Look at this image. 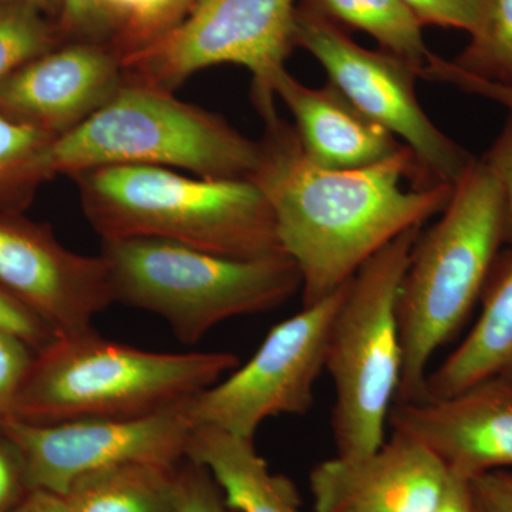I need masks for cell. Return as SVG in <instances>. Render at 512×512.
I'll list each match as a JSON object with an SVG mask.
<instances>
[{
  "label": "cell",
  "instance_id": "obj_12",
  "mask_svg": "<svg viewBox=\"0 0 512 512\" xmlns=\"http://www.w3.org/2000/svg\"><path fill=\"white\" fill-rule=\"evenodd\" d=\"M0 288L56 336L93 328L114 303L103 256L77 254L42 229L0 220Z\"/></svg>",
  "mask_w": 512,
  "mask_h": 512
},
{
  "label": "cell",
  "instance_id": "obj_29",
  "mask_svg": "<svg viewBox=\"0 0 512 512\" xmlns=\"http://www.w3.org/2000/svg\"><path fill=\"white\" fill-rule=\"evenodd\" d=\"M420 79L450 84V86L460 89L461 92L494 101V103L507 107L508 111H512V87L500 86V84L485 82V80L470 76L458 69L451 60L443 59V57L431 56L429 64L421 70Z\"/></svg>",
  "mask_w": 512,
  "mask_h": 512
},
{
  "label": "cell",
  "instance_id": "obj_14",
  "mask_svg": "<svg viewBox=\"0 0 512 512\" xmlns=\"http://www.w3.org/2000/svg\"><path fill=\"white\" fill-rule=\"evenodd\" d=\"M448 478L429 448L392 433L366 456L318 464L309 484L315 512H436Z\"/></svg>",
  "mask_w": 512,
  "mask_h": 512
},
{
  "label": "cell",
  "instance_id": "obj_19",
  "mask_svg": "<svg viewBox=\"0 0 512 512\" xmlns=\"http://www.w3.org/2000/svg\"><path fill=\"white\" fill-rule=\"evenodd\" d=\"M177 467L117 464L77 477L62 495L70 512H175Z\"/></svg>",
  "mask_w": 512,
  "mask_h": 512
},
{
  "label": "cell",
  "instance_id": "obj_33",
  "mask_svg": "<svg viewBox=\"0 0 512 512\" xmlns=\"http://www.w3.org/2000/svg\"><path fill=\"white\" fill-rule=\"evenodd\" d=\"M468 483L474 512H512L511 471H490Z\"/></svg>",
  "mask_w": 512,
  "mask_h": 512
},
{
  "label": "cell",
  "instance_id": "obj_30",
  "mask_svg": "<svg viewBox=\"0 0 512 512\" xmlns=\"http://www.w3.org/2000/svg\"><path fill=\"white\" fill-rule=\"evenodd\" d=\"M0 330L36 348H46L56 335L28 306L0 288Z\"/></svg>",
  "mask_w": 512,
  "mask_h": 512
},
{
  "label": "cell",
  "instance_id": "obj_18",
  "mask_svg": "<svg viewBox=\"0 0 512 512\" xmlns=\"http://www.w3.org/2000/svg\"><path fill=\"white\" fill-rule=\"evenodd\" d=\"M187 458L210 471L235 512H302L298 488L288 477L269 470L254 440L194 427Z\"/></svg>",
  "mask_w": 512,
  "mask_h": 512
},
{
  "label": "cell",
  "instance_id": "obj_36",
  "mask_svg": "<svg viewBox=\"0 0 512 512\" xmlns=\"http://www.w3.org/2000/svg\"><path fill=\"white\" fill-rule=\"evenodd\" d=\"M8 5H25L30 8L39 10L43 15L59 16L62 9V0H0V8Z\"/></svg>",
  "mask_w": 512,
  "mask_h": 512
},
{
  "label": "cell",
  "instance_id": "obj_6",
  "mask_svg": "<svg viewBox=\"0 0 512 512\" xmlns=\"http://www.w3.org/2000/svg\"><path fill=\"white\" fill-rule=\"evenodd\" d=\"M114 302L154 313L185 345L220 323L272 311L299 291L288 255L238 259L160 238L101 241Z\"/></svg>",
  "mask_w": 512,
  "mask_h": 512
},
{
  "label": "cell",
  "instance_id": "obj_9",
  "mask_svg": "<svg viewBox=\"0 0 512 512\" xmlns=\"http://www.w3.org/2000/svg\"><path fill=\"white\" fill-rule=\"evenodd\" d=\"M350 281L276 325L249 362L191 397L187 414L192 427L254 440L269 417L308 413L325 370L330 328Z\"/></svg>",
  "mask_w": 512,
  "mask_h": 512
},
{
  "label": "cell",
  "instance_id": "obj_8",
  "mask_svg": "<svg viewBox=\"0 0 512 512\" xmlns=\"http://www.w3.org/2000/svg\"><path fill=\"white\" fill-rule=\"evenodd\" d=\"M296 0H197L173 32L128 60L124 72L174 92L192 74L232 63L252 74L262 119L276 116L275 87L295 47Z\"/></svg>",
  "mask_w": 512,
  "mask_h": 512
},
{
  "label": "cell",
  "instance_id": "obj_20",
  "mask_svg": "<svg viewBox=\"0 0 512 512\" xmlns=\"http://www.w3.org/2000/svg\"><path fill=\"white\" fill-rule=\"evenodd\" d=\"M302 5L372 36L383 52L409 63L417 74L433 56L424 42L420 20L399 0H303Z\"/></svg>",
  "mask_w": 512,
  "mask_h": 512
},
{
  "label": "cell",
  "instance_id": "obj_3",
  "mask_svg": "<svg viewBox=\"0 0 512 512\" xmlns=\"http://www.w3.org/2000/svg\"><path fill=\"white\" fill-rule=\"evenodd\" d=\"M101 241L160 238L238 259L285 254L274 212L251 180H210L156 165H106L72 175Z\"/></svg>",
  "mask_w": 512,
  "mask_h": 512
},
{
  "label": "cell",
  "instance_id": "obj_24",
  "mask_svg": "<svg viewBox=\"0 0 512 512\" xmlns=\"http://www.w3.org/2000/svg\"><path fill=\"white\" fill-rule=\"evenodd\" d=\"M195 3L197 0H146L143 15L121 52L123 67L128 60L144 52L181 25L190 15Z\"/></svg>",
  "mask_w": 512,
  "mask_h": 512
},
{
  "label": "cell",
  "instance_id": "obj_1",
  "mask_svg": "<svg viewBox=\"0 0 512 512\" xmlns=\"http://www.w3.org/2000/svg\"><path fill=\"white\" fill-rule=\"evenodd\" d=\"M265 121L251 181L274 212L285 255L301 272L302 303L338 291L380 249L446 208L454 185L427 181L410 148L359 170H325L303 153L295 128Z\"/></svg>",
  "mask_w": 512,
  "mask_h": 512
},
{
  "label": "cell",
  "instance_id": "obj_23",
  "mask_svg": "<svg viewBox=\"0 0 512 512\" xmlns=\"http://www.w3.org/2000/svg\"><path fill=\"white\" fill-rule=\"evenodd\" d=\"M55 140L40 128L0 114V183L45 177L40 157Z\"/></svg>",
  "mask_w": 512,
  "mask_h": 512
},
{
  "label": "cell",
  "instance_id": "obj_10",
  "mask_svg": "<svg viewBox=\"0 0 512 512\" xmlns=\"http://www.w3.org/2000/svg\"><path fill=\"white\" fill-rule=\"evenodd\" d=\"M295 46L322 64L329 83L353 106L412 150L429 183L456 185L476 160L427 116L414 86L419 74L409 63L357 45L335 22L302 3Z\"/></svg>",
  "mask_w": 512,
  "mask_h": 512
},
{
  "label": "cell",
  "instance_id": "obj_15",
  "mask_svg": "<svg viewBox=\"0 0 512 512\" xmlns=\"http://www.w3.org/2000/svg\"><path fill=\"white\" fill-rule=\"evenodd\" d=\"M123 80V63L109 46L66 43L0 83V111L59 138L97 113Z\"/></svg>",
  "mask_w": 512,
  "mask_h": 512
},
{
  "label": "cell",
  "instance_id": "obj_13",
  "mask_svg": "<svg viewBox=\"0 0 512 512\" xmlns=\"http://www.w3.org/2000/svg\"><path fill=\"white\" fill-rule=\"evenodd\" d=\"M390 429L429 448L451 476L512 467V376L481 380L446 399L394 402Z\"/></svg>",
  "mask_w": 512,
  "mask_h": 512
},
{
  "label": "cell",
  "instance_id": "obj_34",
  "mask_svg": "<svg viewBox=\"0 0 512 512\" xmlns=\"http://www.w3.org/2000/svg\"><path fill=\"white\" fill-rule=\"evenodd\" d=\"M436 512H474L468 480L450 474L446 493Z\"/></svg>",
  "mask_w": 512,
  "mask_h": 512
},
{
  "label": "cell",
  "instance_id": "obj_21",
  "mask_svg": "<svg viewBox=\"0 0 512 512\" xmlns=\"http://www.w3.org/2000/svg\"><path fill=\"white\" fill-rule=\"evenodd\" d=\"M451 60L470 76L512 87V0H487L480 28Z\"/></svg>",
  "mask_w": 512,
  "mask_h": 512
},
{
  "label": "cell",
  "instance_id": "obj_11",
  "mask_svg": "<svg viewBox=\"0 0 512 512\" xmlns=\"http://www.w3.org/2000/svg\"><path fill=\"white\" fill-rule=\"evenodd\" d=\"M138 419H86L36 424L9 417L0 424L19 451L30 491L64 495L77 477L117 464L178 466L192 429L187 403Z\"/></svg>",
  "mask_w": 512,
  "mask_h": 512
},
{
  "label": "cell",
  "instance_id": "obj_4",
  "mask_svg": "<svg viewBox=\"0 0 512 512\" xmlns=\"http://www.w3.org/2000/svg\"><path fill=\"white\" fill-rule=\"evenodd\" d=\"M238 363L229 352H148L94 328L56 336L33 360L12 417L53 424L151 416L214 386Z\"/></svg>",
  "mask_w": 512,
  "mask_h": 512
},
{
  "label": "cell",
  "instance_id": "obj_35",
  "mask_svg": "<svg viewBox=\"0 0 512 512\" xmlns=\"http://www.w3.org/2000/svg\"><path fill=\"white\" fill-rule=\"evenodd\" d=\"M13 512H70L62 495L47 491H30Z\"/></svg>",
  "mask_w": 512,
  "mask_h": 512
},
{
  "label": "cell",
  "instance_id": "obj_32",
  "mask_svg": "<svg viewBox=\"0 0 512 512\" xmlns=\"http://www.w3.org/2000/svg\"><path fill=\"white\" fill-rule=\"evenodd\" d=\"M485 160L493 167L500 181L504 195L505 244L512 247V111L505 120L500 136L490 150L484 154Z\"/></svg>",
  "mask_w": 512,
  "mask_h": 512
},
{
  "label": "cell",
  "instance_id": "obj_7",
  "mask_svg": "<svg viewBox=\"0 0 512 512\" xmlns=\"http://www.w3.org/2000/svg\"><path fill=\"white\" fill-rule=\"evenodd\" d=\"M420 234L403 232L357 271L330 328L325 369L335 384L338 457L366 456L386 441L403 370L397 298Z\"/></svg>",
  "mask_w": 512,
  "mask_h": 512
},
{
  "label": "cell",
  "instance_id": "obj_17",
  "mask_svg": "<svg viewBox=\"0 0 512 512\" xmlns=\"http://www.w3.org/2000/svg\"><path fill=\"white\" fill-rule=\"evenodd\" d=\"M466 339L427 375V399H446L494 376H512V247L498 256Z\"/></svg>",
  "mask_w": 512,
  "mask_h": 512
},
{
  "label": "cell",
  "instance_id": "obj_27",
  "mask_svg": "<svg viewBox=\"0 0 512 512\" xmlns=\"http://www.w3.org/2000/svg\"><path fill=\"white\" fill-rule=\"evenodd\" d=\"M421 25L460 29L473 35L480 28L487 0H399Z\"/></svg>",
  "mask_w": 512,
  "mask_h": 512
},
{
  "label": "cell",
  "instance_id": "obj_22",
  "mask_svg": "<svg viewBox=\"0 0 512 512\" xmlns=\"http://www.w3.org/2000/svg\"><path fill=\"white\" fill-rule=\"evenodd\" d=\"M60 36L43 13L25 5L0 8V83L20 67L55 50Z\"/></svg>",
  "mask_w": 512,
  "mask_h": 512
},
{
  "label": "cell",
  "instance_id": "obj_28",
  "mask_svg": "<svg viewBox=\"0 0 512 512\" xmlns=\"http://www.w3.org/2000/svg\"><path fill=\"white\" fill-rule=\"evenodd\" d=\"M28 346L0 330V424L12 417L16 397L32 366Z\"/></svg>",
  "mask_w": 512,
  "mask_h": 512
},
{
  "label": "cell",
  "instance_id": "obj_2",
  "mask_svg": "<svg viewBox=\"0 0 512 512\" xmlns=\"http://www.w3.org/2000/svg\"><path fill=\"white\" fill-rule=\"evenodd\" d=\"M504 244L503 190L483 156L414 244L397 298L403 370L396 402L427 399L430 360L480 301Z\"/></svg>",
  "mask_w": 512,
  "mask_h": 512
},
{
  "label": "cell",
  "instance_id": "obj_16",
  "mask_svg": "<svg viewBox=\"0 0 512 512\" xmlns=\"http://www.w3.org/2000/svg\"><path fill=\"white\" fill-rule=\"evenodd\" d=\"M275 94L291 111L303 153L320 168L359 170L382 163L404 146L332 83L313 89L286 70L276 83Z\"/></svg>",
  "mask_w": 512,
  "mask_h": 512
},
{
  "label": "cell",
  "instance_id": "obj_31",
  "mask_svg": "<svg viewBox=\"0 0 512 512\" xmlns=\"http://www.w3.org/2000/svg\"><path fill=\"white\" fill-rule=\"evenodd\" d=\"M2 433V431H0ZM30 493L19 451L2 433L0 436V512H13Z\"/></svg>",
  "mask_w": 512,
  "mask_h": 512
},
{
  "label": "cell",
  "instance_id": "obj_5",
  "mask_svg": "<svg viewBox=\"0 0 512 512\" xmlns=\"http://www.w3.org/2000/svg\"><path fill=\"white\" fill-rule=\"evenodd\" d=\"M261 144L218 114L124 72L116 94L40 157L45 177L106 165L180 168L210 180H251Z\"/></svg>",
  "mask_w": 512,
  "mask_h": 512
},
{
  "label": "cell",
  "instance_id": "obj_26",
  "mask_svg": "<svg viewBox=\"0 0 512 512\" xmlns=\"http://www.w3.org/2000/svg\"><path fill=\"white\" fill-rule=\"evenodd\" d=\"M235 512L225 503L220 485L207 468L194 461H181L177 467V511Z\"/></svg>",
  "mask_w": 512,
  "mask_h": 512
},
{
  "label": "cell",
  "instance_id": "obj_25",
  "mask_svg": "<svg viewBox=\"0 0 512 512\" xmlns=\"http://www.w3.org/2000/svg\"><path fill=\"white\" fill-rule=\"evenodd\" d=\"M57 18V32L67 43L109 46L111 20L106 0H62Z\"/></svg>",
  "mask_w": 512,
  "mask_h": 512
}]
</instances>
